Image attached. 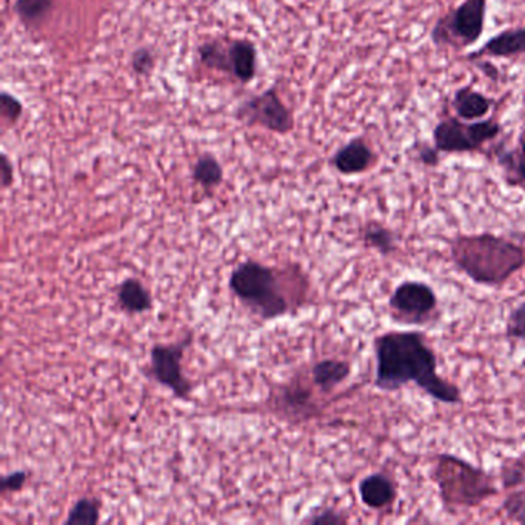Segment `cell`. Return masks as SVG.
<instances>
[{"label": "cell", "instance_id": "cell-5", "mask_svg": "<svg viewBox=\"0 0 525 525\" xmlns=\"http://www.w3.org/2000/svg\"><path fill=\"white\" fill-rule=\"evenodd\" d=\"M489 0H464L439 17L430 31V41L439 50L464 51L484 36Z\"/></svg>", "mask_w": 525, "mask_h": 525}, {"label": "cell", "instance_id": "cell-18", "mask_svg": "<svg viewBox=\"0 0 525 525\" xmlns=\"http://www.w3.org/2000/svg\"><path fill=\"white\" fill-rule=\"evenodd\" d=\"M365 247L378 251L379 255L392 256L399 250V236L395 230L378 221H370L362 228Z\"/></svg>", "mask_w": 525, "mask_h": 525}, {"label": "cell", "instance_id": "cell-3", "mask_svg": "<svg viewBox=\"0 0 525 525\" xmlns=\"http://www.w3.org/2000/svg\"><path fill=\"white\" fill-rule=\"evenodd\" d=\"M430 478L449 512L478 509L499 493L496 476L453 453L433 456Z\"/></svg>", "mask_w": 525, "mask_h": 525}, {"label": "cell", "instance_id": "cell-11", "mask_svg": "<svg viewBox=\"0 0 525 525\" xmlns=\"http://www.w3.org/2000/svg\"><path fill=\"white\" fill-rule=\"evenodd\" d=\"M525 56V27L507 28L490 37L478 50L465 54V61L478 62L481 59H515Z\"/></svg>", "mask_w": 525, "mask_h": 525}, {"label": "cell", "instance_id": "cell-8", "mask_svg": "<svg viewBox=\"0 0 525 525\" xmlns=\"http://www.w3.org/2000/svg\"><path fill=\"white\" fill-rule=\"evenodd\" d=\"M193 336L188 335L178 344L156 345L151 350V362L148 375L158 381L159 384L167 387L173 395L179 399H190L191 384L182 372V358H184L185 348L191 344Z\"/></svg>", "mask_w": 525, "mask_h": 525}, {"label": "cell", "instance_id": "cell-9", "mask_svg": "<svg viewBox=\"0 0 525 525\" xmlns=\"http://www.w3.org/2000/svg\"><path fill=\"white\" fill-rule=\"evenodd\" d=\"M199 51L208 67L230 71L242 82H250L255 77L256 50L248 41H236L228 50L219 44H205Z\"/></svg>", "mask_w": 525, "mask_h": 525}, {"label": "cell", "instance_id": "cell-29", "mask_svg": "<svg viewBox=\"0 0 525 525\" xmlns=\"http://www.w3.org/2000/svg\"><path fill=\"white\" fill-rule=\"evenodd\" d=\"M2 113L5 118L10 121H16L22 114V104L17 101L16 97L10 96L8 93L2 94Z\"/></svg>", "mask_w": 525, "mask_h": 525}, {"label": "cell", "instance_id": "cell-19", "mask_svg": "<svg viewBox=\"0 0 525 525\" xmlns=\"http://www.w3.org/2000/svg\"><path fill=\"white\" fill-rule=\"evenodd\" d=\"M193 178L194 181L208 190V188H215L221 184L224 173H222L219 162L207 154V156H202L194 165Z\"/></svg>", "mask_w": 525, "mask_h": 525}, {"label": "cell", "instance_id": "cell-15", "mask_svg": "<svg viewBox=\"0 0 525 525\" xmlns=\"http://www.w3.org/2000/svg\"><path fill=\"white\" fill-rule=\"evenodd\" d=\"M496 161L510 187L525 190V134L516 139L512 147L498 148Z\"/></svg>", "mask_w": 525, "mask_h": 525}, {"label": "cell", "instance_id": "cell-14", "mask_svg": "<svg viewBox=\"0 0 525 525\" xmlns=\"http://www.w3.org/2000/svg\"><path fill=\"white\" fill-rule=\"evenodd\" d=\"M450 105H452L455 116L462 121H481V119L489 118L490 111L496 105V99L481 93L472 85H462L453 94Z\"/></svg>", "mask_w": 525, "mask_h": 525}, {"label": "cell", "instance_id": "cell-21", "mask_svg": "<svg viewBox=\"0 0 525 525\" xmlns=\"http://www.w3.org/2000/svg\"><path fill=\"white\" fill-rule=\"evenodd\" d=\"M525 484V462L522 459H507L499 470V485L504 490H515Z\"/></svg>", "mask_w": 525, "mask_h": 525}, {"label": "cell", "instance_id": "cell-7", "mask_svg": "<svg viewBox=\"0 0 525 525\" xmlns=\"http://www.w3.org/2000/svg\"><path fill=\"white\" fill-rule=\"evenodd\" d=\"M388 316L402 327H425L439 318V298L427 282L404 281L393 288Z\"/></svg>", "mask_w": 525, "mask_h": 525}, {"label": "cell", "instance_id": "cell-24", "mask_svg": "<svg viewBox=\"0 0 525 525\" xmlns=\"http://www.w3.org/2000/svg\"><path fill=\"white\" fill-rule=\"evenodd\" d=\"M50 7L51 0H17L14 10L24 21L33 22L48 13Z\"/></svg>", "mask_w": 525, "mask_h": 525}, {"label": "cell", "instance_id": "cell-23", "mask_svg": "<svg viewBox=\"0 0 525 525\" xmlns=\"http://www.w3.org/2000/svg\"><path fill=\"white\" fill-rule=\"evenodd\" d=\"M502 512L512 522L525 525V489H515L504 499Z\"/></svg>", "mask_w": 525, "mask_h": 525}, {"label": "cell", "instance_id": "cell-4", "mask_svg": "<svg viewBox=\"0 0 525 525\" xmlns=\"http://www.w3.org/2000/svg\"><path fill=\"white\" fill-rule=\"evenodd\" d=\"M230 288L239 301L262 319H276L288 311V302L279 288L275 271L256 261H245L233 270Z\"/></svg>", "mask_w": 525, "mask_h": 525}, {"label": "cell", "instance_id": "cell-12", "mask_svg": "<svg viewBox=\"0 0 525 525\" xmlns=\"http://www.w3.org/2000/svg\"><path fill=\"white\" fill-rule=\"evenodd\" d=\"M378 162V154L364 138L352 139L342 145L332 158V165L344 176H356L372 170Z\"/></svg>", "mask_w": 525, "mask_h": 525}, {"label": "cell", "instance_id": "cell-30", "mask_svg": "<svg viewBox=\"0 0 525 525\" xmlns=\"http://www.w3.org/2000/svg\"><path fill=\"white\" fill-rule=\"evenodd\" d=\"M154 61L148 50H139L133 54V68L136 73L147 74L153 68Z\"/></svg>", "mask_w": 525, "mask_h": 525}, {"label": "cell", "instance_id": "cell-31", "mask_svg": "<svg viewBox=\"0 0 525 525\" xmlns=\"http://www.w3.org/2000/svg\"><path fill=\"white\" fill-rule=\"evenodd\" d=\"M0 173H2V187L7 188L13 184V167L7 156H2V165H0Z\"/></svg>", "mask_w": 525, "mask_h": 525}, {"label": "cell", "instance_id": "cell-10", "mask_svg": "<svg viewBox=\"0 0 525 525\" xmlns=\"http://www.w3.org/2000/svg\"><path fill=\"white\" fill-rule=\"evenodd\" d=\"M238 118L281 134L288 133L293 127L290 111L273 90L245 102L238 110Z\"/></svg>", "mask_w": 525, "mask_h": 525}, {"label": "cell", "instance_id": "cell-26", "mask_svg": "<svg viewBox=\"0 0 525 525\" xmlns=\"http://www.w3.org/2000/svg\"><path fill=\"white\" fill-rule=\"evenodd\" d=\"M28 473L27 472H14L10 475L4 476L2 479V484H0V489L4 493H14L21 492L24 489L25 482H27Z\"/></svg>", "mask_w": 525, "mask_h": 525}, {"label": "cell", "instance_id": "cell-32", "mask_svg": "<svg viewBox=\"0 0 525 525\" xmlns=\"http://www.w3.org/2000/svg\"><path fill=\"white\" fill-rule=\"evenodd\" d=\"M476 64V62H475ZM479 67V70L485 74V77H489L492 81H498L499 79V70L495 65L490 64V62H481V64H476Z\"/></svg>", "mask_w": 525, "mask_h": 525}, {"label": "cell", "instance_id": "cell-27", "mask_svg": "<svg viewBox=\"0 0 525 525\" xmlns=\"http://www.w3.org/2000/svg\"><path fill=\"white\" fill-rule=\"evenodd\" d=\"M288 404L290 407L296 408L298 410H310V392H307V388H291L290 393H288Z\"/></svg>", "mask_w": 525, "mask_h": 525}, {"label": "cell", "instance_id": "cell-20", "mask_svg": "<svg viewBox=\"0 0 525 525\" xmlns=\"http://www.w3.org/2000/svg\"><path fill=\"white\" fill-rule=\"evenodd\" d=\"M99 502L90 498H82L74 504L73 509L68 513L67 524L74 525H94L99 522Z\"/></svg>", "mask_w": 525, "mask_h": 525}, {"label": "cell", "instance_id": "cell-25", "mask_svg": "<svg viewBox=\"0 0 525 525\" xmlns=\"http://www.w3.org/2000/svg\"><path fill=\"white\" fill-rule=\"evenodd\" d=\"M416 159L425 167H438L441 162V153L436 150L435 145L418 144L415 147Z\"/></svg>", "mask_w": 525, "mask_h": 525}, {"label": "cell", "instance_id": "cell-28", "mask_svg": "<svg viewBox=\"0 0 525 525\" xmlns=\"http://www.w3.org/2000/svg\"><path fill=\"white\" fill-rule=\"evenodd\" d=\"M310 524H321V525H338L347 524V518L342 513L336 512L333 509L324 510V512L318 513L313 518L307 519Z\"/></svg>", "mask_w": 525, "mask_h": 525}, {"label": "cell", "instance_id": "cell-2", "mask_svg": "<svg viewBox=\"0 0 525 525\" xmlns=\"http://www.w3.org/2000/svg\"><path fill=\"white\" fill-rule=\"evenodd\" d=\"M453 267L473 284L502 288L525 268V245L495 235H458L449 241Z\"/></svg>", "mask_w": 525, "mask_h": 525}, {"label": "cell", "instance_id": "cell-13", "mask_svg": "<svg viewBox=\"0 0 525 525\" xmlns=\"http://www.w3.org/2000/svg\"><path fill=\"white\" fill-rule=\"evenodd\" d=\"M358 492L362 504L372 510L392 509L398 501V485L384 472L370 473L362 478Z\"/></svg>", "mask_w": 525, "mask_h": 525}, {"label": "cell", "instance_id": "cell-6", "mask_svg": "<svg viewBox=\"0 0 525 525\" xmlns=\"http://www.w3.org/2000/svg\"><path fill=\"white\" fill-rule=\"evenodd\" d=\"M502 134V124L496 118L467 122L458 116H447L435 125L432 144L441 154H472L496 141Z\"/></svg>", "mask_w": 525, "mask_h": 525}, {"label": "cell", "instance_id": "cell-1", "mask_svg": "<svg viewBox=\"0 0 525 525\" xmlns=\"http://www.w3.org/2000/svg\"><path fill=\"white\" fill-rule=\"evenodd\" d=\"M375 387L381 392H398L407 385L421 388L425 395L445 405H461V388L438 372V356L424 333L390 330L376 336Z\"/></svg>", "mask_w": 525, "mask_h": 525}, {"label": "cell", "instance_id": "cell-17", "mask_svg": "<svg viewBox=\"0 0 525 525\" xmlns=\"http://www.w3.org/2000/svg\"><path fill=\"white\" fill-rule=\"evenodd\" d=\"M118 302L128 315H141L153 308L150 291L142 285L139 279L128 278L119 285Z\"/></svg>", "mask_w": 525, "mask_h": 525}, {"label": "cell", "instance_id": "cell-16", "mask_svg": "<svg viewBox=\"0 0 525 525\" xmlns=\"http://www.w3.org/2000/svg\"><path fill=\"white\" fill-rule=\"evenodd\" d=\"M350 375H352V365L341 359H324V361L316 362L315 367L311 370L313 382L324 393L335 390L338 385L347 381Z\"/></svg>", "mask_w": 525, "mask_h": 525}, {"label": "cell", "instance_id": "cell-22", "mask_svg": "<svg viewBox=\"0 0 525 525\" xmlns=\"http://www.w3.org/2000/svg\"><path fill=\"white\" fill-rule=\"evenodd\" d=\"M505 338L525 342V301L519 302L505 321Z\"/></svg>", "mask_w": 525, "mask_h": 525}]
</instances>
